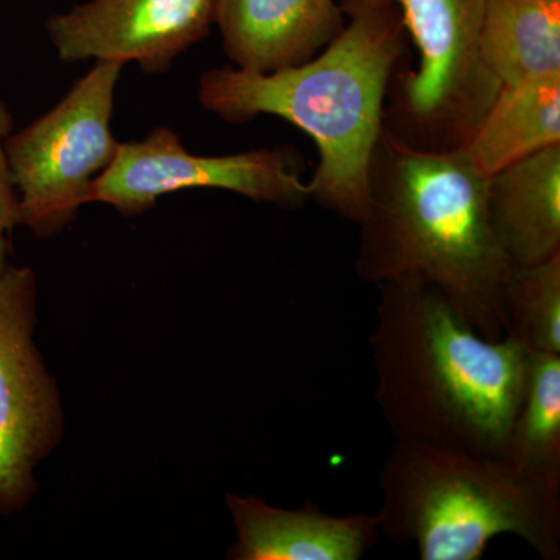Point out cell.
I'll return each mask as SVG.
<instances>
[{
  "mask_svg": "<svg viewBox=\"0 0 560 560\" xmlns=\"http://www.w3.org/2000/svg\"><path fill=\"white\" fill-rule=\"evenodd\" d=\"M489 176L460 149H418L383 125L355 270L364 282L420 283L488 340L504 335L512 261L492 230Z\"/></svg>",
  "mask_w": 560,
  "mask_h": 560,
  "instance_id": "obj_1",
  "label": "cell"
},
{
  "mask_svg": "<svg viewBox=\"0 0 560 560\" xmlns=\"http://www.w3.org/2000/svg\"><path fill=\"white\" fill-rule=\"evenodd\" d=\"M346 24L311 60L272 72L210 69L202 108L232 124L261 114L307 132L319 153L311 198L359 224L370 205L372 153L385 125V98L405 50L397 3L346 0Z\"/></svg>",
  "mask_w": 560,
  "mask_h": 560,
  "instance_id": "obj_2",
  "label": "cell"
},
{
  "mask_svg": "<svg viewBox=\"0 0 560 560\" xmlns=\"http://www.w3.org/2000/svg\"><path fill=\"white\" fill-rule=\"evenodd\" d=\"M377 289L374 399L396 441L506 459L528 350L482 337L429 285Z\"/></svg>",
  "mask_w": 560,
  "mask_h": 560,
  "instance_id": "obj_3",
  "label": "cell"
},
{
  "mask_svg": "<svg viewBox=\"0 0 560 560\" xmlns=\"http://www.w3.org/2000/svg\"><path fill=\"white\" fill-rule=\"evenodd\" d=\"M378 485L382 536L422 560H480L500 536L560 558V486L508 459L396 441Z\"/></svg>",
  "mask_w": 560,
  "mask_h": 560,
  "instance_id": "obj_4",
  "label": "cell"
},
{
  "mask_svg": "<svg viewBox=\"0 0 560 560\" xmlns=\"http://www.w3.org/2000/svg\"><path fill=\"white\" fill-rule=\"evenodd\" d=\"M418 69L397 75L385 127L422 150L460 149L501 84L480 54L486 0H397Z\"/></svg>",
  "mask_w": 560,
  "mask_h": 560,
  "instance_id": "obj_5",
  "label": "cell"
},
{
  "mask_svg": "<svg viewBox=\"0 0 560 560\" xmlns=\"http://www.w3.org/2000/svg\"><path fill=\"white\" fill-rule=\"evenodd\" d=\"M124 66L95 61L55 108L7 138L21 226L36 237L65 230L86 205L92 183L116 158L120 142L110 119Z\"/></svg>",
  "mask_w": 560,
  "mask_h": 560,
  "instance_id": "obj_6",
  "label": "cell"
},
{
  "mask_svg": "<svg viewBox=\"0 0 560 560\" xmlns=\"http://www.w3.org/2000/svg\"><path fill=\"white\" fill-rule=\"evenodd\" d=\"M189 189L234 191L289 209L311 198V187L301 179L300 162L290 149L198 156L184 149L172 128L158 127L145 139L119 143L109 167L92 183L86 205L102 202L124 217H135L164 195Z\"/></svg>",
  "mask_w": 560,
  "mask_h": 560,
  "instance_id": "obj_7",
  "label": "cell"
},
{
  "mask_svg": "<svg viewBox=\"0 0 560 560\" xmlns=\"http://www.w3.org/2000/svg\"><path fill=\"white\" fill-rule=\"evenodd\" d=\"M36 293L32 268L0 275V517L27 506L35 469L61 434L57 388L33 341Z\"/></svg>",
  "mask_w": 560,
  "mask_h": 560,
  "instance_id": "obj_8",
  "label": "cell"
},
{
  "mask_svg": "<svg viewBox=\"0 0 560 560\" xmlns=\"http://www.w3.org/2000/svg\"><path fill=\"white\" fill-rule=\"evenodd\" d=\"M217 0H91L47 22L65 62H136L161 73L215 24Z\"/></svg>",
  "mask_w": 560,
  "mask_h": 560,
  "instance_id": "obj_9",
  "label": "cell"
},
{
  "mask_svg": "<svg viewBox=\"0 0 560 560\" xmlns=\"http://www.w3.org/2000/svg\"><path fill=\"white\" fill-rule=\"evenodd\" d=\"M237 540L232 560H360L381 539L377 514L334 515L307 501L300 510L228 493Z\"/></svg>",
  "mask_w": 560,
  "mask_h": 560,
  "instance_id": "obj_10",
  "label": "cell"
},
{
  "mask_svg": "<svg viewBox=\"0 0 560 560\" xmlns=\"http://www.w3.org/2000/svg\"><path fill=\"white\" fill-rule=\"evenodd\" d=\"M215 24L238 69L272 72L318 55L346 14L335 0H217Z\"/></svg>",
  "mask_w": 560,
  "mask_h": 560,
  "instance_id": "obj_11",
  "label": "cell"
},
{
  "mask_svg": "<svg viewBox=\"0 0 560 560\" xmlns=\"http://www.w3.org/2000/svg\"><path fill=\"white\" fill-rule=\"evenodd\" d=\"M488 213L512 265L560 253V143L490 176Z\"/></svg>",
  "mask_w": 560,
  "mask_h": 560,
  "instance_id": "obj_12",
  "label": "cell"
},
{
  "mask_svg": "<svg viewBox=\"0 0 560 560\" xmlns=\"http://www.w3.org/2000/svg\"><path fill=\"white\" fill-rule=\"evenodd\" d=\"M560 143V72L501 86L464 150L486 176Z\"/></svg>",
  "mask_w": 560,
  "mask_h": 560,
  "instance_id": "obj_13",
  "label": "cell"
},
{
  "mask_svg": "<svg viewBox=\"0 0 560 560\" xmlns=\"http://www.w3.org/2000/svg\"><path fill=\"white\" fill-rule=\"evenodd\" d=\"M480 54L501 86L560 72V2L486 0Z\"/></svg>",
  "mask_w": 560,
  "mask_h": 560,
  "instance_id": "obj_14",
  "label": "cell"
},
{
  "mask_svg": "<svg viewBox=\"0 0 560 560\" xmlns=\"http://www.w3.org/2000/svg\"><path fill=\"white\" fill-rule=\"evenodd\" d=\"M506 459L523 474L560 486V353L528 350Z\"/></svg>",
  "mask_w": 560,
  "mask_h": 560,
  "instance_id": "obj_15",
  "label": "cell"
},
{
  "mask_svg": "<svg viewBox=\"0 0 560 560\" xmlns=\"http://www.w3.org/2000/svg\"><path fill=\"white\" fill-rule=\"evenodd\" d=\"M503 337L530 352L560 353V253L512 265L503 294Z\"/></svg>",
  "mask_w": 560,
  "mask_h": 560,
  "instance_id": "obj_16",
  "label": "cell"
},
{
  "mask_svg": "<svg viewBox=\"0 0 560 560\" xmlns=\"http://www.w3.org/2000/svg\"><path fill=\"white\" fill-rule=\"evenodd\" d=\"M13 128V114L0 98V275L10 267L11 234L14 228L21 226L20 194L5 150V140Z\"/></svg>",
  "mask_w": 560,
  "mask_h": 560,
  "instance_id": "obj_17",
  "label": "cell"
},
{
  "mask_svg": "<svg viewBox=\"0 0 560 560\" xmlns=\"http://www.w3.org/2000/svg\"><path fill=\"white\" fill-rule=\"evenodd\" d=\"M360 2L397 3V0H360Z\"/></svg>",
  "mask_w": 560,
  "mask_h": 560,
  "instance_id": "obj_18",
  "label": "cell"
},
{
  "mask_svg": "<svg viewBox=\"0 0 560 560\" xmlns=\"http://www.w3.org/2000/svg\"><path fill=\"white\" fill-rule=\"evenodd\" d=\"M548 2H560V0H548Z\"/></svg>",
  "mask_w": 560,
  "mask_h": 560,
  "instance_id": "obj_19",
  "label": "cell"
}]
</instances>
